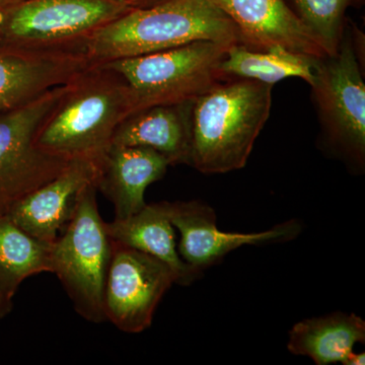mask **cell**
<instances>
[{
  "label": "cell",
  "instance_id": "obj_6",
  "mask_svg": "<svg viewBox=\"0 0 365 365\" xmlns=\"http://www.w3.org/2000/svg\"><path fill=\"white\" fill-rule=\"evenodd\" d=\"M230 45L197 41L163 51L106 62L128 83L135 113L190 102L222 81L218 66Z\"/></svg>",
  "mask_w": 365,
  "mask_h": 365
},
{
  "label": "cell",
  "instance_id": "obj_21",
  "mask_svg": "<svg viewBox=\"0 0 365 365\" xmlns=\"http://www.w3.org/2000/svg\"><path fill=\"white\" fill-rule=\"evenodd\" d=\"M344 365H364L365 364V353H350L349 356L343 362Z\"/></svg>",
  "mask_w": 365,
  "mask_h": 365
},
{
  "label": "cell",
  "instance_id": "obj_12",
  "mask_svg": "<svg viewBox=\"0 0 365 365\" xmlns=\"http://www.w3.org/2000/svg\"><path fill=\"white\" fill-rule=\"evenodd\" d=\"M230 19L241 44L253 50L285 48L289 51L324 57L318 39L302 25L284 0H211Z\"/></svg>",
  "mask_w": 365,
  "mask_h": 365
},
{
  "label": "cell",
  "instance_id": "obj_7",
  "mask_svg": "<svg viewBox=\"0 0 365 365\" xmlns=\"http://www.w3.org/2000/svg\"><path fill=\"white\" fill-rule=\"evenodd\" d=\"M97 187L81 197L73 217L52 242V273L73 304L91 323L106 321L104 289L112 255V240L98 208Z\"/></svg>",
  "mask_w": 365,
  "mask_h": 365
},
{
  "label": "cell",
  "instance_id": "obj_10",
  "mask_svg": "<svg viewBox=\"0 0 365 365\" xmlns=\"http://www.w3.org/2000/svg\"><path fill=\"white\" fill-rule=\"evenodd\" d=\"M172 225L181 235L178 251L188 265L203 272L230 252L242 246H263L289 242L302 232L297 220L280 223L271 230L251 234L222 232L215 211L200 201L165 202Z\"/></svg>",
  "mask_w": 365,
  "mask_h": 365
},
{
  "label": "cell",
  "instance_id": "obj_13",
  "mask_svg": "<svg viewBox=\"0 0 365 365\" xmlns=\"http://www.w3.org/2000/svg\"><path fill=\"white\" fill-rule=\"evenodd\" d=\"M91 62L85 52L23 53L0 49V112L66 86Z\"/></svg>",
  "mask_w": 365,
  "mask_h": 365
},
{
  "label": "cell",
  "instance_id": "obj_16",
  "mask_svg": "<svg viewBox=\"0 0 365 365\" xmlns=\"http://www.w3.org/2000/svg\"><path fill=\"white\" fill-rule=\"evenodd\" d=\"M106 227L112 241L150 255L169 266L176 276L177 284L187 287L202 273L180 256L175 227L165 202L146 204L135 215L124 220L115 218L106 222Z\"/></svg>",
  "mask_w": 365,
  "mask_h": 365
},
{
  "label": "cell",
  "instance_id": "obj_22",
  "mask_svg": "<svg viewBox=\"0 0 365 365\" xmlns=\"http://www.w3.org/2000/svg\"><path fill=\"white\" fill-rule=\"evenodd\" d=\"M13 309V302L0 295V321H2Z\"/></svg>",
  "mask_w": 365,
  "mask_h": 365
},
{
  "label": "cell",
  "instance_id": "obj_20",
  "mask_svg": "<svg viewBox=\"0 0 365 365\" xmlns=\"http://www.w3.org/2000/svg\"><path fill=\"white\" fill-rule=\"evenodd\" d=\"M328 55L335 54L344 32L348 7L361 6L364 0H284Z\"/></svg>",
  "mask_w": 365,
  "mask_h": 365
},
{
  "label": "cell",
  "instance_id": "obj_18",
  "mask_svg": "<svg viewBox=\"0 0 365 365\" xmlns=\"http://www.w3.org/2000/svg\"><path fill=\"white\" fill-rule=\"evenodd\" d=\"M316 58L318 57L289 51L279 46L267 50H253L234 44L228 47L218 71L222 81L251 79L274 86L283 79L297 78L309 85L314 78Z\"/></svg>",
  "mask_w": 365,
  "mask_h": 365
},
{
  "label": "cell",
  "instance_id": "obj_15",
  "mask_svg": "<svg viewBox=\"0 0 365 365\" xmlns=\"http://www.w3.org/2000/svg\"><path fill=\"white\" fill-rule=\"evenodd\" d=\"M193 101L134 113L119 125L112 145L150 148L167 158L170 165H189Z\"/></svg>",
  "mask_w": 365,
  "mask_h": 365
},
{
  "label": "cell",
  "instance_id": "obj_9",
  "mask_svg": "<svg viewBox=\"0 0 365 365\" xmlns=\"http://www.w3.org/2000/svg\"><path fill=\"white\" fill-rule=\"evenodd\" d=\"M176 276L162 261L112 241L106 278L104 313L120 331L138 334L150 328L163 295Z\"/></svg>",
  "mask_w": 365,
  "mask_h": 365
},
{
  "label": "cell",
  "instance_id": "obj_14",
  "mask_svg": "<svg viewBox=\"0 0 365 365\" xmlns=\"http://www.w3.org/2000/svg\"><path fill=\"white\" fill-rule=\"evenodd\" d=\"M170 163L157 151L141 146L111 145L100 160L97 190L124 220L146 205L145 190L165 176Z\"/></svg>",
  "mask_w": 365,
  "mask_h": 365
},
{
  "label": "cell",
  "instance_id": "obj_19",
  "mask_svg": "<svg viewBox=\"0 0 365 365\" xmlns=\"http://www.w3.org/2000/svg\"><path fill=\"white\" fill-rule=\"evenodd\" d=\"M51 247L0 215V295L13 302L26 278L52 273Z\"/></svg>",
  "mask_w": 365,
  "mask_h": 365
},
{
  "label": "cell",
  "instance_id": "obj_24",
  "mask_svg": "<svg viewBox=\"0 0 365 365\" xmlns=\"http://www.w3.org/2000/svg\"><path fill=\"white\" fill-rule=\"evenodd\" d=\"M23 0H0V7L11 6V4H18Z\"/></svg>",
  "mask_w": 365,
  "mask_h": 365
},
{
  "label": "cell",
  "instance_id": "obj_1",
  "mask_svg": "<svg viewBox=\"0 0 365 365\" xmlns=\"http://www.w3.org/2000/svg\"><path fill=\"white\" fill-rule=\"evenodd\" d=\"M135 113L130 88L114 69L91 63L44 118L35 143L66 160H101L119 125Z\"/></svg>",
  "mask_w": 365,
  "mask_h": 365
},
{
  "label": "cell",
  "instance_id": "obj_2",
  "mask_svg": "<svg viewBox=\"0 0 365 365\" xmlns=\"http://www.w3.org/2000/svg\"><path fill=\"white\" fill-rule=\"evenodd\" d=\"M273 86L227 79L197 97L191 108L190 167L205 175L241 170L270 117Z\"/></svg>",
  "mask_w": 365,
  "mask_h": 365
},
{
  "label": "cell",
  "instance_id": "obj_17",
  "mask_svg": "<svg viewBox=\"0 0 365 365\" xmlns=\"http://www.w3.org/2000/svg\"><path fill=\"white\" fill-rule=\"evenodd\" d=\"M357 343H365V322L337 312L295 324L288 333L287 349L318 365L343 364Z\"/></svg>",
  "mask_w": 365,
  "mask_h": 365
},
{
  "label": "cell",
  "instance_id": "obj_23",
  "mask_svg": "<svg viewBox=\"0 0 365 365\" xmlns=\"http://www.w3.org/2000/svg\"><path fill=\"white\" fill-rule=\"evenodd\" d=\"M128 1L134 4L137 9H140V7L153 6V4L162 1V0H128Z\"/></svg>",
  "mask_w": 365,
  "mask_h": 365
},
{
  "label": "cell",
  "instance_id": "obj_5",
  "mask_svg": "<svg viewBox=\"0 0 365 365\" xmlns=\"http://www.w3.org/2000/svg\"><path fill=\"white\" fill-rule=\"evenodd\" d=\"M135 9L128 0H23L0 7V49L85 52L93 33Z\"/></svg>",
  "mask_w": 365,
  "mask_h": 365
},
{
  "label": "cell",
  "instance_id": "obj_11",
  "mask_svg": "<svg viewBox=\"0 0 365 365\" xmlns=\"http://www.w3.org/2000/svg\"><path fill=\"white\" fill-rule=\"evenodd\" d=\"M100 160L78 158L49 182L21 199L6 215L40 241L52 244L71 222L81 197L97 187Z\"/></svg>",
  "mask_w": 365,
  "mask_h": 365
},
{
  "label": "cell",
  "instance_id": "obj_4",
  "mask_svg": "<svg viewBox=\"0 0 365 365\" xmlns=\"http://www.w3.org/2000/svg\"><path fill=\"white\" fill-rule=\"evenodd\" d=\"M364 78L347 19L338 51L314 60L309 86L319 121V148L354 175L365 170Z\"/></svg>",
  "mask_w": 365,
  "mask_h": 365
},
{
  "label": "cell",
  "instance_id": "obj_3",
  "mask_svg": "<svg viewBox=\"0 0 365 365\" xmlns=\"http://www.w3.org/2000/svg\"><path fill=\"white\" fill-rule=\"evenodd\" d=\"M197 41L241 44L234 21L211 0H162L101 28L86 42L85 53L91 63H106Z\"/></svg>",
  "mask_w": 365,
  "mask_h": 365
},
{
  "label": "cell",
  "instance_id": "obj_8",
  "mask_svg": "<svg viewBox=\"0 0 365 365\" xmlns=\"http://www.w3.org/2000/svg\"><path fill=\"white\" fill-rule=\"evenodd\" d=\"M69 83L29 104L0 112V215L58 176L71 162L48 155L35 143L38 128Z\"/></svg>",
  "mask_w": 365,
  "mask_h": 365
}]
</instances>
